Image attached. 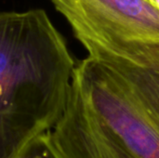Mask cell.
Returning <instances> with one entry per match:
<instances>
[{"label": "cell", "mask_w": 159, "mask_h": 158, "mask_svg": "<svg viewBox=\"0 0 159 158\" xmlns=\"http://www.w3.org/2000/svg\"><path fill=\"white\" fill-rule=\"evenodd\" d=\"M149 1L153 6H155L157 9H159V0H147Z\"/></svg>", "instance_id": "cell-5"}, {"label": "cell", "mask_w": 159, "mask_h": 158, "mask_svg": "<svg viewBox=\"0 0 159 158\" xmlns=\"http://www.w3.org/2000/svg\"><path fill=\"white\" fill-rule=\"evenodd\" d=\"M75 66L46 11L0 12V158L56 125Z\"/></svg>", "instance_id": "cell-2"}, {"label": "cell", "mask_w": 159, "mask_h": 158, "mask_svg": "<svg viewBox=\"0 0 159 158\" xmlns=\"http://www.w3.org/2000/svg\"><path fill=\"white\" fill-rule=\"evenodd\" d=\"M15 158H61V156L55 149L48 131L30 140Z\"/></svg>", "instance_id": "cell-4"}, {"label": "cell", "mask_w": 159, "mask_h": 158, "mask_svg": "<svg viewBox=\"0 0 159 158\" xmlns=\"http://www.w3.org/2000/svg\"><path fill=\"white\" fill-rule=\"evenodd\" d=\"M48 133L61 158H159V71L88 56Z\"/></svg>", "instance_id": "cell-1"}, {"label": "cell", "mask_w": 159, "mask_h": 158, "mask_svg": "<svg viewBox=\"0 0 159 158\" xmlns=\"http://www.w3.org/2000/svg\"><path fill=\"white\" fill-rule=\"evenodd\" d=\"M89 57L159 71V9L147 0H50Z\"/></svg>", "instance_id": "cell-3"}]
</instances>
